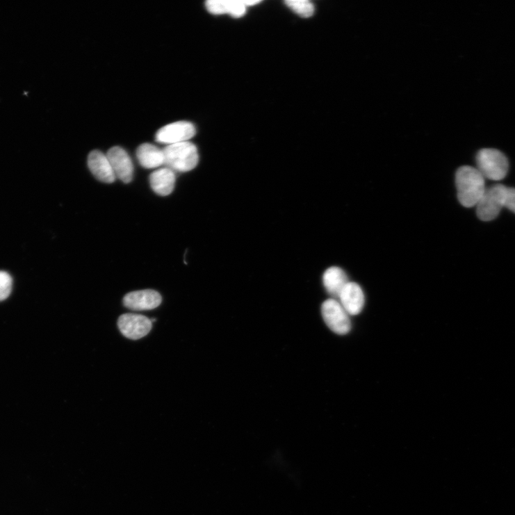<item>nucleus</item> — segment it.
Returning <instances> with one entry per match:
<instances>
[{"label": "nucleus", "instance_id": "nucleus-15", "mask_svg": "<svg viewBox=\"0 0 515 515\" xmlns=\"http://www.w3.org/2000/svg\"><path fill=\"white\" fill-rule=\"evenodd\" d=\"M349 283L345 272L338 267H331L323 276V284L329 294L338 297L342 289Z\"/></svg>", "mask_w": 515, "mask_h": 515}, {"label": "nucleus", "instance_id": "nucleus-3", "mask_svg": "<svg viewBox=\"0 0 515 515\" xmlns=\"http://www.w3.org/2000/svg\"><path fill=\"white\" fill-rule=\"evenodd\" d=\"M477 169L486 179L499 181L504 179L509 170L507 157L494 149L480 150L476 156Z\"/></svg>", "mask_w": 515, "mask_h": 515}, {"label": "nucleus", "instance_id": "nucleus-10", "mask_svg": "<svg viewBox=\"0 0 515 515\" xmlns=\"http://www.w3.org/2000/svg\"><path fill=\"white\" fill-rule=\"evenodd\" d=\"M340 304L349 315H357L363 309L365 303L363 292L361 286L354 282H349L343 288L338 296Z\"/></svg>", "mask_w": 515, "mask_h": 515}, {"label": "nucleus", "instance_id": "nucleus-12", "mask_svg": "<svg viewBox=\"0 0 515 515\" xmlns=\"http://www.w3.org/2000/svg\"><path fill=\"white\" fill-rule=\"evenodd\" d=\"M208 11L215 15H230L241 17L247 13L244 0H210L206 3Z\"/></svg>", "mask_w": 515, "mask_h": 515}, {"label": "nucleus", "instance_id": "nucleus-8", "mask_svg": "<svg viewBox=\"0 0 515 515\" xmlns=\"http://www.w3.org/2000/svg\"><path fill=\"white\" fill-rule=\"evenodd\" d=\"M107 157L111 164L116 178L125 183L132 181L133 177V165L128 153L120 147L111 149Z\"/></svg>", "mask_w": 515, "mask_h": 515}, {"label": "nucleus", "instance_id": "nucleus-11", "mask_svg": "<svg viewBox=\"0 0 515 515\" xmlns=\"http://www.w3.org/2000/svg\"><path fill=\"white\" fill-rule=\"evenodd\" d=\"M88 164L97 180L106 183H113L115 181L116 177L107 155L99 151H93L89 154Z\"/></svg>", "mask_w": 515, "mask_h": 515}, {"label": "nucleus", "instance_id": "nucleus-13", "mask_svg": "<svg viewBox=\"0 0 515 515\" xmlns=\"http://www.w3.org/2000/svg\"><path fill=\"white\" fill-rule=\"evenodd\" d=\"M150 183L153 190L158 195H168L175 188V172L167 167L160 168L151 175Z\"/></svg>", "mask_w": 515, "mask_h": 515}, {"label": "nucleus", "instance_id": "nucleus-9", "mask_svg": "<svg viewBox=\"0 0 515 515\" xmlns=\"http://www.w3.org/2000/svg\"><path fill=\"white\" fill-rule=\"evenodd\" d=\"M161 302V294L151 289L131 292L124 299V306L134 311L152 310L158 307Z\"/></svg>", "mask_w": 515, "mask_h": 515}, {"label": "nucleus", "instance_id": "nucleus-14", "mask_svg": "<svg viewBox=\"0 0 515 515\" xmlns=\"http://www.w3.org/2000/svg\"><path fill=\"white\" fill-rule=\"evenodd\" d=\"M136 155L143 167L152 169L164 165L163 151L153 144H142L138 147Z\"/></svg>", "mask_w": 515, "mask_h": 515}, {"label": "nucleus", "instance_id": "nucleus-1", "mask_svg": "<svg viewBox=\"0 0 515 515\" xmlns=\"http://www.w3.org/2000/svg\"><path fill=\"white\" fill-rule=\"evenodd\" d=\"M455 183L459 203L466 208L476 206L486 190L485 179L472 166L460 167L456 173Z\"/></svg>", "mask_w": 515, "mask_h": 515}, {"label": "nucleus", "instance_id": "nucleus-7", "mask_svg": "<svg viewBox=\"0 0 515 515\" xmlns=\"http://www.w3.org/2000/svg\"><path fill=\"white\" fill-rule=\"evenodd\" d=\"M195 131L190 122H175L161 128L156 135V140L167 145L187 142L195 135Z\"/></svg>", "mask_w": 515, "mask_h": 515}, {"label": "nucleus", "instance_id": "nucleus-6", "mask_svg": "<svg viewBox=\"0 0 515 515\" xmlns=\"http://www.w3.org/2000/svg\"><path fill=\"white\" fill-rule=\"evenodd\" d=\"M117 326L122 335L132 340H138L150 333L153 323L143 315L126 313L119 317Z\"/></svg>", "mask_w": 515, "mask_h": 515}, {"label": "nucleus", "instance_id": "nucleus-2", "mask_svg": "<svg viewBox=\"0 0 515 515\" xmlns=\"http://www.w3.org/2000/svg\"><path fill=\"white\" fill-rule=\"evenodd\" d=\"M163 151L164 165L174 172L190 171L199 161L197 148L189 141L167 145Z\"/></svg>", "mask_w": 515, "mask_h": 515}, {"label": "nucleus", "instance_id": "nucleus-16", "mask_svg": "<svg viewBox=\"0 0 515 515\" xmlns=\"http://www.w3.org/2000/svg\"><path fill=\"white\" fill-rule=\"evenodd\" d=\"M285 3L288 8L302 17H310L314 13V6L308 0H288Z\"/></svg>", "mask_w": 515, "mask_h": 515}, {"label": "nucleus", "instance_id": "nucleus-4", "mask_svg": "<svg viewBox=\"0 0 515 515\" xmlns=\"http://www.w3.org/2000/svg\"><path fill=\"white\" fill-rule=\"evenodd\" d=\"M507 187L497 184L487 188L477 204V215L482 222H491L505 207Z\"/></svg>", "mask_w": 515, "mask_h": 515}, {"label": "nucleus", "instance_id": "nucleus-18", "mask_svg": "<svg viewBox=\"0 0 515 515\" xmlns=\"http://www.w3.org/2000/svg\"><path fill=\"white\" fill-rule=\"evenodd\" d=\"M505 208L515 213V188H507Z\"/></svg>", "mask_w": 515, "mask_h": 515}, {"label": "nucleus", "instance_id": "nucleus-17", "mask_svg": "<svg viewBox=\"0 0 515 515\" xmlns=\"http://www.w3.org/2000/svg\"><path fill=\"white\" fill-rule=\"evenodd\" d=\"M12 288L11 276L6 272L0 271V302H3L10 297Z\"/></svg>", "mask_w": 515, "mask_h": 515}, {"label": "nucleus", "instance_id": "nucleus-5", "mask_svg": "<svg viewBox=\"0 0 515 515\" xmlns=\"http://www.w3.org/2000/svg\"><path fill=\"white\" fill-rule=\"evenodd\" d=\"M322 313L325 323L334 333L345 335L350 332L352 325L349 313L340 302L333 299L325 301Z\"/></svg>", "mask_w": 515, "mask_h": 515}]
</instances>
